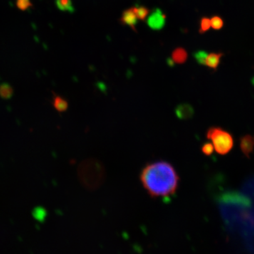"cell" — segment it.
I'll return each mask as SVG.
<instances>
[{
    "label": "cell",
    "mask_w": 254,
    "mask_h": 254,
    "mask_svg": "<svg viewBox=\"0 0 254 254\" xmlns=\"http://www.w3.org/2000/svg\"><path fill=\"white\" fill-rule=\"evenodd\" d=\"M206 137L211 141L214 149L218 154L226 155L233 148V137L229 132L220 127H210L207 131Z\"/></svg>",
    "instance_id": "3957f363"
},
{
    "label": "cell",
    "mask_w": 254,
    "mask_h": 254,
    "mask_svg": "<svg viewBox=\"0 0 254 254\" xmlns=\"http://www.w3.org/2000/svg\"><path fill=\"white\" fill-rule=\"evenodd\" d=\"M58 7L63 11H73L71 0H57Z\"/></svg>",
    "instance_id": "4fadbf2b"
},
{
    "label": "cell",
    "mask_w": 254,
    "mask_h": 254,
    "mask_svg": "<svg viewBox=\"0 0 254 254\" xmlns=\"http://www.w3.org/2000/svg\"><path fill=\"white\" fill-rule=\"evenodd\" d=\"M53 105L55 109L59 113H64L66 111L68 108L67 100H65L60 95H55L53 98Z\"/></svg>",
    "instance_id": "ba28073f"
},
{
    "label": "cell",
    "mask_w": 254,
    "mask_h": 254,
    "mask_svg": "<svg viewBox=\"0 0 254 254\" xmlns=\"http://www.w3.org/2000/svg\"><path fill=\"white\" fill-rule=\"evenodd\" d=\"M30 5H31L30 0H17L18 7L21 9H26Z\"/></svg>",
    "instance_id": "2e32d148"
},
{
    "label": "cell",
    "mask_w": 254,
    "mask_h": 254,
    "mask_svg": "<svg viewBox=\"0 0 254 254\" xmlns=\"http://www.w3.org/2000/svg\"><path fill=\"white\" fill-rule=\"evenodd\" d=\"M13 89L9 85L3 84L0 86V96L4 99H9L12 96Z\"/></svg>",
    "instance_id": "7c38bea8"
},
{
    "label": "cell",
    "mask_w": 254,
    "mask_h": 254,
    "mask_svg": "<svg viewBox=\"0 0 254 254\" xmlns=\"http://www.w3.org/2000/svg\"><path fill=\"white\" fill-rule=\"evenodd\" d=\"M147 23L153 29H161L165 26V14L160 9H156L150 14Z\"/></svg>",
    "instance_id": "277c9868"
},
{
    "label": "cell",
    "mask_w": 254,
    "mask_h": 254,
    "mask_svg": "<svg viewBox=\"0 0 254 254\" xmlns=\"http://www.w3.org/2000/svg\"><path fill=\"white\" fill-rule=\"evenodd\" d=\"M132 9H133V11L136 14L138 19L143 20V21L145 19V18L149 14V10H148V8L145 7V6H134V7H132Z\"/></svg>",
    "instance_id": "8fae6325"
},
{
    "label": "cell",
    "mask_w": 254,
    "mask_h": 254,
    "mask_svg": "<svg viewBox=\"0 0 254 254\" xmlns=\"http://www.w3.org/2000/svg\"><path fill=\"white\" fill-rule=\"evenodd\" d=\"M78 175L83 186L88 190H95L105 181V168L98 160L88 159L80 165Z\"/></svg>",
    "instance_id": "7a4b0ae2"
},
{
    "label": "cell",
    "mask_w": 254,
    "mask_h": 254,
    "mask_svg": "<svg viewBox=\"0 0 254 254\" xmlns=\"http://www.w3.org/2000/svg\"><path fill=\"white\" fill-rule=\"evenodd\" d=\"M177 118L181 120H187L191 118L193 113V108L188 104H182L179 105L175 110Z\"/></svg>",
    "instance_id": "52a82bcc"
},
{
    "label": "cell",
    "mask_w": 254,
    "mask_h": 254,
    "mask_svg": "<svg viewBox=\"0 0 254 254\" xmlns=\"http://www.w3.org/2000/svg\"><path fill=\"white\" fill-rule=\"evenodd\" d=\"M240 148L242 153L250 158L251 153H253L254 148V138L250 135L242 137L240 140Z\"/></svg>",
    "instance_id": "5b68a950"
},
{
    "label": "cell",
    "mask_w": 254,
    "mask_h": 254,
    "mask_svg": "<svg viewBox=\"0 0 254 254\" xmlns=\"http://www.w3.org/2000/svg\"><path fill=\"white\" fill-rule=\"evenodd\" d=\"M142 186L152 198H169L176 193L180 177L168 162L160 160L147 165L140 175Z\"/></svg>",
    "instance_id": "6da1fadb"
},
{
    "label": "cell",
    "mask_w": 254,
    "mask_h": 254,
    "mask_svg": "<svg viewBox=\"0 0 254 254\" xmlns=\"http://www.w3.org/2000/svg\"><path fill=\"white\" fill-rule=\"evenodd\" d=\"M210 21V26H212L215 29H219L222 27V21L221 18L218 17H214Z\"/></svg>",
    "instance_id": "9a60e30c"
},
{
    "label": "cell",
    "mask_w": 254,
    "mask_h": 254,
    "mask_svg": "<svg viewBox=\"0 0 254 254\" xmlns=\"http://www.w3.org/2000/svg\"><path fill=\"white\" fill-rule=\"evenodd\" d=\"M172 58H173L174 63H185L187 59V53L186 50L181 48H177V49L173 52Z\"/></svg>",
    "instance_id": "30bf717a"
},
{
    "label": "cell",
    "mask_w": 254,
    "mask_h": 254,
    "mask_svg": "<svg viewBox=\"0 0 254 254\" xmlns=\"http://www.w3.org/2000/svg\"><path fill=\"white\" fill-rule=\"evenodd\" d=\"M221 55L216 54V53H211L210 55H206L205 56L203 64L206 65L208 67L212 68H217L220 63Z\"/></svg>",
    "instance_id": "9c48e42d"
},
{
    "label": "cell",
    "mask_w": 254,
    "mask_h": 254,
    "mask_svg": "<svg viewBox=\"0 0 254 254\" xmlns=\"http://www.w3.org/2000/svg\"><path fill=\"white\" fill-rule=\"evenodd\" d=\"M210 27V21L208 18H203L200 23V29L202 31H206Z\"/></svg>",
    "instance_id": "e0dca14e"
},
{
    "label": "cell",
    "mask_w": 254,
    "mask_h": 254,
    "mask_svg": "<svg viewBox=\"0 0 254 254\" xmlns=\"http://www.w3.org/2000/svg\"><path fill=\"white\" fill-rule=\"evenodd\" d=\"M120 20L124 24L130 26L133 30L135 29L137 22H138V18L132 8L125 10Z\"/></svg>",
    "instance_id": "8992f818"
},
{
    "label": "cell",
    "mask_w": 254,
    "mask_h": 254,
    "mask_svg": "<svg viewBox=\"0 0 254 254\" xmlns=\"http://www.w3.org/2000/svg\"><path fill=\"white\" fill-rule=\"evenodd\" d=\"M214 146L211 143H205L203 145L201 148V151L203 154L207 155V156H209V155H211L213 154L214 152Z\"/></svg>",
    "instance_id": "5bb4252c"
}]
</instances>
